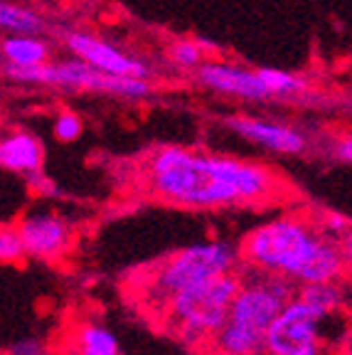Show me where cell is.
<instances>
[{
  "mask_svg": "<svg viewBox=\"0 0 352 355\" xmlns=\"http://www.w3.org/2000/svg\"><path fill=\"white\" fill-rule=\"evenodd\" d=\"M340 247H342V254H345L347 269L352 272V225H350V230L340 237Z\"/></svg>",
  "mask_w": 352,
  "mask_h": 355,
  "instance_id": "cb8c5ba5",
  "label": "cell"
},
{
  "mask_svg": "<svg viewBox=\"0 0 352 355\" xmlns=\"http://www.w3.org/2000/svg\"><path fill=\"white\" fill-rule=\"evenodd\" d=\"M0 55L6 57V64L28 69V67H39L50 62V44L39 35H8L0 42Z\"/></svg>",
  "mask_w": 352,
  "mask_h": 355,
  "instance_id": "4fadbf2b",
  "label": "cell"
},
{
  "mask_svg": "<svg viewBox=\"0 0 352 355\" xmlns=\"http://www.w3.org/2000/svg\"><path fill=\"white\" fill-rule=\"evenodd\" d=\"M64 44L74 52V57L84 60L87 64L96 67L101 72L121 74V77H143L148 79L150 67L143 60L118 50L101 37L87 33H64Z\"/></svg>",
  "mask_w": 352,
  "mask_h": 355,
  "instance_id": "ba28073f",
  "label": "cell"
},
{
  "mask_svg": "<svg viewBox=\"0 0 352 355\" xmlns=\"http://www.w3.org/2000/svg\"><path fill=\"white\" fill-rule=\"evenodd\" d=\"M79 355H118V340L111 331L96 323H84L74 338Z\"/></svg>",
  "mask_w": 352,
  "mask_h": 355,
  "instance_id": "2e32d148",
  "label": "cell"
},
{
  "mask_svg": "<svg viewBox=\"0 0 352 355\" xmlns=\"http://www.w3.org/2000/svg\"><path fill=\"white\" fill-rule=\"evenodd\" d=\"M82 136V119L72 111H62L55 121V139L62 144H72Z\"/></svg>",
  "mask_w": 352,
  "mask_h": 355,
  "instance_id": "ffe728a7",
  "label": "cell"
},
{
  "mask_svg": "<svg viewBox=\"0 0 352 355\" xmlns=\"http://www.w3.org/2000/svg\"><path fill=\"white\" fill-rule=\"evenodd\" d=\"M28 257L17 227H0V264H20Z\"/></svg>",
  "mask_w": 352,
  "mask_h": 355,
  "instance_id": "d6986e66",
  "label": "cell"
},
{
  "mask_svg": "<svg viewBox=\"0 0 352 355\" xmlns=\"http://www.w3.org/2000/svg\"><path fill=\"white\" fill-rule=\"evenodd\" d=\"M42 144L28 131H10L0 136V168L22 175L42 171Z\"/></svg>",
  "mask_w": 352,
  "mask_h": 355,
  "instance_id": "7c38bea8",
  "label": "cell"
},
{
  "mask_svg": "<svg viewBox=\"0 0 352 355\" xmlns=\"http://www.w3.org/2000/svg\"><path fill=\"white\" fill-rule=\"evenodd\" d=\"M225 123L234 133H239L242 139L264 146L269 150H276V153L293 155V153H303V150L308 148L306 136L298 128L286 126V123L264 121V119H254V116H229Z\"/></svg>",
  "mask_w": 352,
  "mask_h": 355,
  "instance_id": "8fae6325",
  "label": "cell"
},
{
  "mask_svg": "<svg viewBox=\"0 0 352 355\" xmlns=\"http://www.w3.org/2000/svg\"><path fill=\"white\" fill-rule=\"evenodd\" d=\"M6 77L20 84H42V87L74 89V92H99V94H116L126 99H143L150 94V84L143 77H121V74L101 72L84 60H69L52 64L44 62L39 67H3Z\"/></svg>",
  "mask_w": 352,
  "mask_h": 355,
  "instance_id": "8992f818",
  "label": "cell"
},
{
  "mask_svg": "<svg viewBox=\"0 0 352 355\" xmlns=\"http://www.w3.org/2000/svg\"><path fill=\"white\" fill-rule=\"evenodd\" d=\"M242 286V274L227 272L182 288L168 301V321L185 343L215 338L229 316V306Z\"/></svg>",
  "mask_w": 352,
  "mask_h": 355,
  "instance_id": "277c9868",
  "label": "cell"
},
{
  "mask_svg": "<svg viewBox=\"0 0 352 355\" xmlns=\"http://www.w3.org/2000/svg\"><path fill=\"white\" fill-rule=\"evenodd\" d=\"M242 277L229 316L215 338V350L225 355H266V336L279 311L298 294V284L279 274L252 269Z\"/></svg>",
  "mask_w": 352,
  "mask_h": 355,
  "instance_id": "3957f363",
  "label": "cell"
},
{
  "mask_svg": "<svg viewBox=\"0 0 352 355\" xmlns=\"http://www.w3.org/2000/svg\"><path fill=\"white\" fill-rule=\"evenodd\" d=\"M168 60L177 69H193V72H197V67L204 62V47L197 40H175L168 47Z\"/></svg>",
  "mask_w": 352,
  "mask_h": 355,
  "instance_id": "ac0fdd59",
  "label": "cell"
},
{
  "mask_svg": "<svg viewBox=\"0 0 352 355\" xmlns=\"http://www.w3.org/2000/svg\"><path fill=\"white\" fill-rule=\"evenodd\" d=\"M195 74H197V82L202 87L212 89L217 94L234 96V99H247V101H259L269 96V92H266L256 69H244V67L229 64V62L204 60Z\"/></svg>",
  "mask_w": 352,
  "mask_h": 355,
  "instance_id": "30bf717a",
  "label": "cell"
},
{
  "mask_svg": "<svg viewBox=\"0 0 352 355\" xmlns=\"http://www.w3.org/2000/svg\"><path fill=\"white\" fill-rule=\"evenodd\" d=\"M148 185L155 198L182 207L259 205L281 188L264 166L177 146H163L150 155Z\"/></svg>",
  "mask_w": 352,
  "mask_h": 355,
  "instance_id": "6da1fadb",
  "label": "cell"
},
{
  "mask_svg": "<svg viewBox=\"0 0 352 355\" xmlns=\"http://www.w3.org/2000/svg\"><path fill=\"white\" fill-rule=\"evenodd\" d=\"M239 264V252L227 242H202L190 244L185 250H177L168 257L163 264L153 269L143 284V296L150 306L166 309L168 301L197 282H204L209 277L234 272Z\"/></svg>",
  "mask_w": 352,
  "mask_h": 355,
  "instance_id": "5b68a950",
  "label": "cell"
},
{
  "mask_svg": "<svg viewBox=\"0 0 352 355\" xmlns=\"http://www.w3.org/2000/svg\"><path fill=\"white\" fill-rule=\"evenodd\" d=\"M256 74L261 77L264 82L266 92L269 96H296L301 92L308 89V82L298 74H291V72H283V69H271V67H259Z\"/></svg>",
  "mask_w": 352,
  "mask_h": 355,
  "instance_id": "e0dca14e",
  "label": "cell"
},
{
  "mask_svg": "<svg viewBox=\"0 0 352 355\" xmlns=\"http://www.w3.org/2000/svg\"><path fill=\"white\" fill-rule=\"evenodd\" d=\"M328 316L318 309L293 296L279 311L266 336V355H320L323 353V336L320 326Z\"/></svg>",
  "mask_w": 352,
  "mask_h": 355,
  "instance_id": "52a82bcc",
  "label": "cell"
},
{
  "mask_svg": "<svg viewBox=\"0 0 352 355\" xmlns=\"http://www.w3.org/2000/svg\"><path fill=\"white\" fill-rule=\"evenodd\" d=\"M298 296L303 301H308L313 309H318L323 316H331L342 306L345 296L337 282H315V284H301L298 286Z\"/></svg>",
  "mask_w": 352,
  "mask_h": 355,
  "instance_id": "9a60e30c",
  "label": "cell"
},
{
  "mask_svg": "<svg viewBox=\"0 0 352 355\" xmlns=\"http://www.w3.org/2000/svg\"><path fill=\"white\" fill-rule=\"evenodd\" d=\"M335 155L340 161L345 163H352V133H345L335 146Z\"/></svg>",
  "mask_w": 352,
  "mask_h": 355,
  "instance_id": "603a6c76",
  "label": "cell"
},
{
  "mask_svg": "<svg viewBox=\"0 0 352 355\" xmlns=\"http://www.w3.org/2000/svg\"><path fill=\"white\" fill-rule=\"evenodd\" d=\"M350 225H352V222H347L342 215H333V212H331V215H325V222H323V227L328 230L331 234H335V237H342V234L350 230Z\"/></svg>",
  "mask_w": 352,
  "mask_h": 355,
  "instance_id": "7402d4cb",
  "label": "cell"
},
{
  "mask_svg": "<svg viewBox=\"0 0 352 355\" xmlns=\"http://www.w3.org/2000/svg\"><path fill=\"white\" fill-rule=\"evenodd\" d=\"M0 30L10 35H39L44 30V22L37 12L10 3V0H0Z\"/></svg>",
  "mask_w": 352,
  "mask_h": 355,
  "instance_id": "5bb4252c",
  "label": "cell"
},
{
  "mask_svg": "<svg viewBox=\"0 0 352 355\" xmlns=\"http://www.w3.org/2000/svg\"><path fill=\"white\" fill-rule=\"evenodd\" d=\"M8 355H44V345L35 338H25V340H17V343L10 345Z\"/></svg>",
  "mask_w": 352,
  "mask_h": 355,
  "instance_id": "44dd1931",
  "label": "cell"
},
{
  "mask_svg": "<svg viewBox=\"0 0 352 355\" xmlns=\"http://www.w3.org/2000/svg\"><path fill=\"white\" fill-rule=\"evenodd\" d=\"M28 254L39 259H57L72 244V227L57 212H33L17 225Z\"/></svg>",
  "mask_w": 352,
  "mask_h": 355,
  "instance_id": "9c48e42d",
  "label": "cell"
},
{
  "mask_svg": "<svg viewBox=\"0 0 352 355\" xmlns=\"http://www.w3.org/2000/svg\"><path fill=\"white\" fill-rule=\"evenodd\" d=\"M239 257L252 269L286 277L298 286L340 282L350 272L340 237L298 215L276 217L254 227L244 237Z\"/></svg>",
  "mask_w": 352,
  "mask_h": 355,
  "instance_id": "7a4b0ae2",
  "label": "cell"
}]
</instances>
